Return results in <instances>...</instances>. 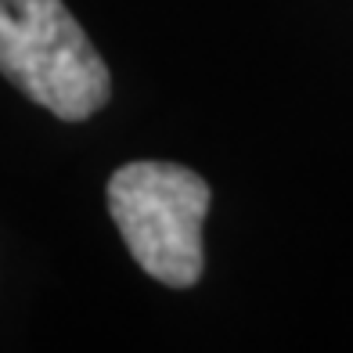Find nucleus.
<instances>
[{"instance_id":"1","label":"nucleus","mask_w":353,"mask_h":353,"mask_svg":"<svg viewBox=\"0 0 353 353\" xmlns=\"http://www.w3.org/2000/svg\"><path fill=\"white\" fill-rule=\"evenodd\" d=\"M210 184L173 163H130L108 181V213L144 274L170 288L202 278V223Z\"/></svg>"},{"instance_id":"2","label":"nucleus","mask_w":353,"mask_h":353,"mask_svg":"<svg viewBox=\"0 0 353 353\" xmlns=\"http://www.w3.org/2000/svg\"><path fill=\"white\" fill-rule=\"evenodd\" d=\"M0 72L58 119L108 101V69L61 0H0Z\"/></svg>"}]
</instances>
